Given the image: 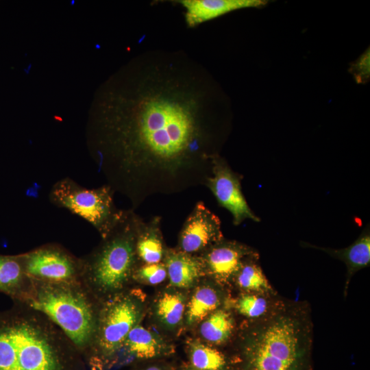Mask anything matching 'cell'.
<instances>
[{
  "label": "cell",
  "instance_id": "6da1fadb",
  "mask_svg": "<svg viewBox=\"0 0 370 370\" xmlns=\"http://www.w3.org/2000/svg\"><path fill=\"white\" fill-rule=\"evenodd\" d=\"M89 127V145L114 189L130 196L145 170L173 174L195 158L210 160L208 79L180 53L138 57Z\"/></svg>",
  "mask_w": 370,
  "mask_h": 370
},
{
  "label": "cell",
  "instance_id": "7a4b0ae2",
  "mask_svg": "<svg viewBox=\"0 0 370 370\" xmlns=\"http://www.w3.org/2000/svg\"><path fill=\"white\" fill-rule=\"evenodd\" d=\"M313 331L306 301L278 296L266 314L247 320L238 333L241 370H310Z\"/></svg>",
  "mask_w": 370,
  "mask_h": 370
},
{
  "label": "cell",
  "instance_id": "3957f363",
  "mask_svg": "<svg viewBox=\"0 0 370 370\" xmlns=\"http://www.w3.org/2000/svg\"><path fill=\"white\" fill-rule=\"evenodd\" d=\"M76 350L36 311L26 308L0 317V370H77Z\"/></svg>",
  "mask_w": 370,
  "mask_h": 370
},
{
  "label": "cell",
  "instance_id": "277c9868",
  "mask_svg": "<svg viewBox=\"0 0 370 370\" xmlns=\"http://www.w3.org/2000/svg\"><path fill=\"white\" fill-rule=\"evenodd\" d=\"M16 299L49 319L77 351L88 352L96 332L100 304L82 282L53 283L28 278Z\"/></svg>",
  "mask_w": 370,
  "mask_h": 370
},
{
  "label": "cell",
  "instance_id": "5b68a950",
  "mask_svg": "<svg viewBox=\"0 0 370 370\" xmlns=\"http://www.w3.org/2000/svg\"><path fill=\"white\" fill-rule=\"evenodd\" d=\"M138 217L125 213L112 230L89 254L81 258V282L99 300L123 291L137 267L136 251Z\"/></svg>",
  "mask_w": 370,
  "mask_h": 370
},
{
  "label": "cell",
  "instance_id": "8992f818",
  "mask_svg": "<svg viewBox=\"0 0 370 370\" xmlns=\"http://www.w3.org/2000/svg\"><path fill=\"white\" fill-rule=\"evenodd\" d=\"M143 301L140 293L123 291L101 301L96 332L87 352L91 365L99 367L123 347L129 332L142 317Z\"/></svg>",
  "mask_w": 370,
  "mask_h": 370
},
{
  "label": "cell",
  "instance_id": "52a82bcc",
  "mask_svg": "<svg viewBox=\"0 0 370 370\" xmlns=\"http://www.w3.org/2000/svg\"><path fill=\"white\" fill-rule=\"evenodd\" d=\"M114 192L108 184L86 188L70 177H64L52 186L49 199L56 207L66 209L86 220L103 238L125 213V210L116 206Z\"/></svg>",
  "mask_w": 370,
  "mask_h": 370
},
{
  "label": "cell",
  "instance_id": "ba28073f",
  "mask_svg": "<svg viewBox=\"0 0 370 370\" xmlns=\"http://www.w3.org/2000/svg\"><path fill=\"white\" fill-rule=\"evenodd\" d=\"M19 256L29 279L53 283L81 282V258L60 245H43Z\"/></svg>",
  "mask_w": 370,
  "mask_h": 370
},
{
  "label": "cell",
  "instance_id": "9c48e42d",
  "mask_svg": "<svg viewBox=\"0 0 370 370\" xmlns=\"http://www.w3.org/2000/svg\"><path fill=\"white\" fill-rule=\"evenodd\" d=\"M210 164L212 175L207 177L206 185L218 204L232 214L233 223L238 225L246 219L259 222L243 194L241 176L217 154L212 156Z\"/></svg>",
  "mask_w": 370,
  "mask_h": 370
},
{
  "label": "cell",
  "instance_id": "30bf717a",
  "mask_svg": "<svg viewBox=\"0 0 370 370\" xmlns=\"http://www.w3.org/2000/svg\"><path fill=\"white\" fill-rule=\"evenodd\" d=\"M223 238L219 218L203 202H198L180 233L179 249L195 255Z\"/></svg>",
  "mask_w": 370,
  "mask_h": 370
},
{
  "label": "cell",
  "instance_id": "8fae6325",
  "mask_svg": "<svg viewBox=\"0 0 370 370\" xmlns=\"http://www.w3.org/2000/svg\"><path fill=\"white\" fill-rule=\"evenodd\" d=\"M258 254L251 247L224 238L203 252L200 257L205 274L207 273L217 283H230L244 261Z\"/></svg>",
  "mask_w": 370,
  "mask_h": 370
},
{
  "label": "cell",
  "instance_id": "7c38bea8",
  "mask_svg": "<svg viewBox=\"0 0 370 370\" xmlns=\"http://www.w3.org/2000/svg\"><path fill=\"white\" fill-rule=\"evenodd\" d=\"M184 8L185 22L190 27L214 19L230 12L266 5L267 0H181Z\"/></svg>",
  "mask_w": 370,
  "mask_h": 370
},
{
  "label": "cell",
  "instance_id": "4fadbf2b",
  "mask_svg": "<svg viewBox=\"0 0 370 370\" xmlns=\"http://www.w3.org/2000/svg\"><path fill=\"white\" fill-rule=\"evenodd\" d=\"M301 245L324 251L330 256L340 260L345 263L347 269L343 288V295L345 297H347L349 285L354 274L360 270L368 267L370 264L369 224L366 225L353 243L345 248L332 249L323 247L305 242H301Z\"/></svg>",
  "mask_w": 370,
  "mask_h": 370
},
{
  "label": "cell",
  "instance_id": "5bb4252c",
  "mask_svg": "<svg viewBox=\"0 0 370 370\" xmlns=\"http://www.w3.org/2000/svg\"><path fill=\"white\" fill-rule=\"evenodd\" d=\"M163 260L170 284L175 288H189L205 275L200 257L195 255L168 250Z\"/></svg>",
  "mask_w": 370,
  "mask_h": 370
},
{
  "label": "cell",
  "instance_id": "9a60e30c",
  "mask_svg": "<svg viewBox=\"0 0 370 370\" xmlns=\"http://www.w3.org/2000/svg\"><path fill=\"white\" fill-rule=\"evenodd\" d=\"M136 251L138 260L143 264L159 263L164 260L166 251L163 245L159 217H155L147 223L138 217Z\"/></svg>",
  "mask_w": 370,
  "mask_h": 370
},
{
  "label": "cell",
  "instance_id": "2e32d148",
  "mask_svg": "<svg viewBox=\"0 0 370 370\" xmlns=\"http://www.w3.org/2000/svg\"><path fill=\"white\" fill-rule=\"evenodd\" d=\"M223 301V294L217 287L209 284L198 286L186 304V324L192 326L201 323L220 308Z\"/></svg>",
  "mask_w": 370,
  "mask_h": 370
},
{
  "label": "cell",
  "instance_id": "e0dca14e",
  "mask_svg": "<svg viewBox=\"0 0 370 370\" xmlns=\"http://www.w3.org/2000/svg\"><path fill=\"white\" fill-rule=\"evenodd\" d=\"M235 321L231 312L219 308L206 319L199 325V334L210 345H220L227 343L234 334Z\"/></svg>",
  "mask_w": 370,
  "mask_h": 370
},
{
  "label": "cell",
  "instance_id": "ac0fdd59",
  "mask_svg": "<svg viewBox=\"0 0 370 370\" xmlns=\"http://www.w3.org/2000/svg\"><path fill=\"white\" fill-rule=\"evenodd\" d=\"M186 307L184 295L169 291L160 295L154 305V314L158 321L168 330L177 328L184 318Z\"/></svg>",
  "mask_w": 370,
  "mask_h": 370
},
{
  "label": "cell",
  "instance_id": "d6986e66",
  "mask_svg": "<svg viewBox=\"0 0 370 370\" xmlns=\"http://www.w3.org/2000/svg\"><path fill=\"white\" fill-rule=\"evenodd\" d=\"M123 347L140 359L155 358L166 349L165 343L160 336L138 324L129 332Z\"/></svg>",
  "mask_w": 370,
  "mask_h": 370
},
{
  "label": "cell",
  "instance_id": "ffe728a7",
  "mask_svg": "<svg viewBox=\"0 0 370 370\" xmlns=\"http://www.w3.org/2000/svg\"><path fill=\"white\" fill-rule=\"evenodd\" d=\"M258 254L247 258L235 275L237 286L245 293L276 295L260 264Z\"/></svg>",
  "mask_w": 370,
  "mask_h": 370
},
{
  "label": "cell",
  "instance_id": "44dd1931",
  "mask_svg": "<svg viewBox=\"0 0 370 370\" xmlns=\"http://www.w3.org/2000/svg\"><path fill=\"white\" fill-rule=\"evenodd\" d=\"M27 282L19 255H0V291L16 299Z\"/></svg>",
  "mask_w": 370,
  "mask_h": 370
},
{
  "label": "cell",
  "instance_id": "7402d4cb",
  "mask_svg": "<svg viewBox=\"0 0 370 370\" xmlns=\"http://www.w3.org/2000/svg\"><path fill=\"white\" fill-rule=\"evenodd\" d=\"M190 361L195 370H225V356L212 345L193 342L189 349Z\"/></svg>",
  "mask_w": 370,
  "mask_h": 370
},
{
  "label": "cell",
  "instance_id": "603a6c76",
  "mask_svg": "<svg viewBox=\"0 0 370 370\" xmlns=\"http://www.w3.org/2000/svg\"><path fill=\"white\" fill-rule=\"evenodd\" d=\"M276 295L244 293L235 301L236 311L247 320L258 319L266 314L276 297Z\"/></svg>",
  "mask_w": 370,
  "mask_h": 370
},
{
  "label": "cell",
  "instance_id": "cb8c5ba5",
  "mask_svg": "<svg viewBox=\"0 0 370 370\" xmlns=\"http://www.w3.org/2000/svg\"><path fill=\"white\" fill-rule=\"evenodd\" d=\"M167 277V271L164 262L143 264L137 266L132 279L139 282L157 285L163 282Z\"/></svg>",
  "mask_w": 370,
  "mask_h": 370
},
{
  "label": "cell",
  "instance_id": "d4e9b609",
  "mask_svg": "<svg viewBox=\"0 0 370 370\" xmlns=\"http://www.w3.org/2000/svg\"><path fill=\"white\" fill-rule=\"evenodd\" d=\"M349 71L358 84H365L369 81L370 75L369 48L350 64Z\"/></svg>",
  "mask_w": 370,
  "mask_h": 370
},
{
  "label": "cell",
  "instance_id": "484cf974",
  "mask_svg": "<svg viewBox=\"0 0 370 370\" xmlns=\"http://www.w3.org/2000/svg\"><path fill=\"white\" fill-rule=\"evenodd\" d=\"M142 370H164V369L158 365H151V366L144 368Z\"/></svg>",
  "mask_w": 370,
  "mask_h": 370
},
{
  "label": "cell",
  "instance_id": "4316f807",
  "mask_svg": "<svg viewBox=\"0 0 370 370\" xmlns=\"http://www.w3.org/2000/svg\"><path fill=\"white\" fill-rule=\"evenodd\" d=\"M184 370H195L194 369H184Z\"/></svg>",
  "mask_w": 370,
  "mask_h": 370
}]
</instances>
